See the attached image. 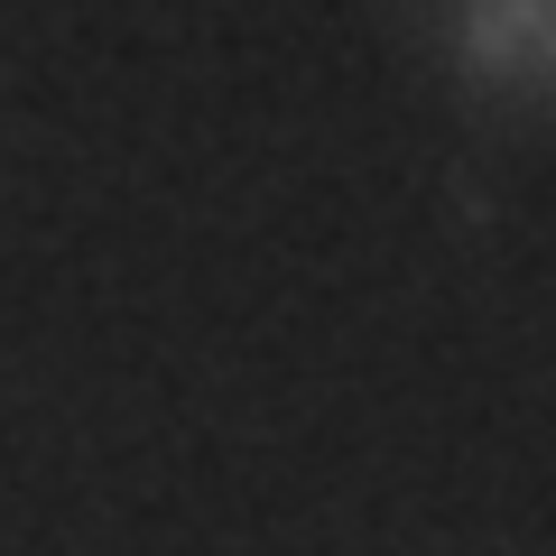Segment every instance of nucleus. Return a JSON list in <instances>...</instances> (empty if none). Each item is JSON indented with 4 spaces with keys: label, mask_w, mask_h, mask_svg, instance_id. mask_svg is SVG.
Returning a JSON list of instances; mask_svg holds the SVG:
<instances>
[{
    "label": "nucleus",
    "mask_w": 556,
    "mask_h": 556,
    "mask_svg": "<svg viewBox=\"0 0 556 556\" xmlns=\"http://www.w3.org/2000/svg\"><path fill=\"white\" fill-rule=\"evenodd\" d=\"M464 38L492 75H556V0H473Z\"/></svg>",
    "instance_id": "f257e3e1"
}]
</instances>
